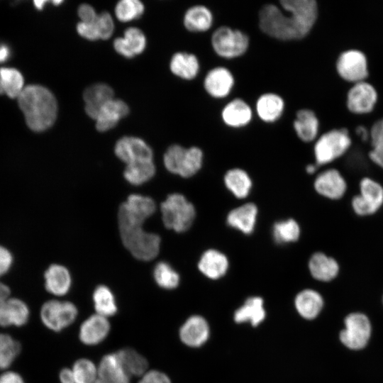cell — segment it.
<instances>
[{
    "instance_id": "cell-1",
    "label": "cell",
    "mask_w": 383,
    "mask_h": 383,
    "mask_svg": "<svg viewBox=\"0 0 383 383\" xmlns=\"http://www.w3.org/2000/svg\"><path fill=\"white\" fill-rule=\"evenodd\" d=\"M277 5L262 6L259 26L267 35L282 40H301L313 28L318 14L315 0H281Z\"/></svg>"
},
{
    "instance_id": "cell-2",
    "label": "cell",
    "mask_w": 383,
    "mask_h": 383,
    "mask_svg": "<svg viewBox=\"0 0 383 383\" xmlns=\"http://www.w3.org/2000/svg\"><path fill=\"white\" fill-rule=\"evenodd\" d=\"M155 211V204L149 196L131 194L118 211V223L124 246L135 258L149 261L160 251V238L143 229L145 221Z\"/></svg>"
},
{
    "instance_id": "cell-3",
    "label": "cell",
    "mask_w": 383,
    "mask_h": 383,
    "mask_svg": "<svg viewBox=\"0 0 383 383\" xmlns=\"http://www.w3.org/2000/svg\"><path fill=\"white\" fill-rule=\"evenodd\" d=\"M17 99L26 122L32 131L41 132L52 126L57 117V104L55 97L46 87L26 86Z\"/></svg>"
},
{
    "instance_id": "cell-4",
    "label": "cell",
    "mask_w": 383,
    "mask_h": 383,
    "mask_svg": "<svg viewBox=\"0 0 383 383\" xmlns=\"http://www.w3.org/2000/svg\"><path fill=\"white\" fill-rule=\"evenodd\" d=\"M352 143L346 128H335L324 133L314 144L315 163L321 167L333 162L348 152Z\"/></svg>"
},
{
    "instance_id": "cell-5",
    "label": "cell",
    "mask_w": 383,
    "mask_h": 383,
    "mask_svg": "<svg viewBox=\"0 0 383 383\" xmlns=\"http://www.w3.org/2000/svg\"><path fill=\"white\" fill-rule=\"evenodd\" d=\"M160 209L165 226L177 233L187 231L196 217L194 205L179 193L169 194Z\"/></svg>"
},
{
    "instance_id": "cell-6",
    "label": "cell",
    "mask_w": 383,
    "mask_h": 383,
    "mask_svg": "<svg viewBox=\"0 0 383 383\" xmlns=\"http://www.w3.org/2000/svg\"><path fill=\"white\" fill-rule=\"evenodd\" d=\"M383 206V185L376 179L365 176L358 182V192L350 199L352 211L359 217L376 214Z\"/></svg>"
},
{
    "instance_id": "cell-7",
    "label": "cell",
    "mask_w": 383,
    "mask_h": 383,
    "mask_svg": "<svg viewBox=\"0 0 383 383\" xmlns=\"http://www.w3.org/2000/svg\"><path fill=\"white\" fill-rule=\"evenodd\" d=\"M164 165L172 174L187 178L194 175L203 163V152L198 147L170 146L164 155Z\"/></svg>"
},
{
    "instance_id": "cell-8",
    "label": "cell",
    "mask_w": 383,
    "mask_h": 383,
    "mask_svg": "<svg viewBox=\"0 0 383 383\" xmlns=\"http://www.w3.org/2000/svg\"><path fill=\"white\" fill-rule=\"evenodd\" d=\"M211 45L218 55L224 58H234L241 56L247 51L249 38L240 30L221 26L213 32Z\"/></svg>"
},
{
    "instance_id": "cell-9",
    "label": "cell",
    "mask_w": 383,
    "mask_h": 383,
    "mask_svg": "<svg viewBox=\"0 0 383 383\" xmlns=\"http://www.w3.org/2000/svg\"><path fill=\"white\" fill-rule=\"evenodd\" d=\"M77 313L76 306L70 301L50 300L41 306L40 316L48 329L58 332L73 323Z\"/></svg>"
},
{
    "instance_id": "cell-10",
    "label": "cell",
    "mask_w": 383,
    "mask_h": 383,
    "mask_svg": "<svg viewBox=\"0 0 383 383\" xmlns=\"http://www.w3.org/2000/svg\"><path fill=\"white\" fill-rule=\"evenodd\" d=\"M335 69L343 80L353 84L365 81L369 75L367 57L357 49L342 52L335 62Z\"/></svg>"
},
{
    "instance_id": "cell-11",
    "label": "cell",
    "mask_w": 383,
    "mask_h": 383,
    "mask_svg": "<svg viewBox=\"0 0 383 383\" xmlns=\"http://www.w3.org/2000/svg\"><path fill=\"white\" fill-rule=\"evenodd\" d=\"M313 189L318 195L326 199L339 201L346 195L348 184L338 169L329 167L316 174Z\"/></svg>"
},
{
    "instance_id": "cell-12",
    "label": "cell",
    "mask_w": 383,
    "mask_h": 383,
    "mask_svg": "<svg viewBox=\"0 0 383 383\" xmlns=\"http://www.w3.org/2000/svg\"><path fill=\"white\" fill-rule=\"evenodd\" d=\"M345 329L340 333L341 342L353 350L365 347L371 333V326L367 317L360 313H350L345 318Z\"/></svg>"
},
{
    "instance_id": "cell-13",
    "label": "cell",
    "mask_w": 383,
    "mask_h": 383,
    "mask_svg": "<svg viewBox=\"0 0 383 383\" xmlns=\"http://www.w3.org/2000/svg\"><path fill=\"white\" fill-rule=\"evenodd\" d=\"M377 100L378 94L374 87L362 81L353 84L348 91L346 106L354 114H367L374 110Z\"/></svg>"
},
{
    "instance_id": "cell-14",
    "label": "cell",
    "mask_w": 383,
    "mask_h": 383,
    "mask_svg": "<svg viewBox=\"0 0 383 383\" xmlns=\"http://www.w3.org/2000/svg\"><path fill=\"white\" fill-rule=\"evenodd\" d=\"M116 155L126 165L152 161L151 148L142 139L126 136L118 140L115 145Z\"/></svg>"
},
{
    "instance_id": "cell-15",
    "label": "cell",
    "mask_w": 383,
    "mask_h": 383,
    "mask_svg": "<svg viewBox=\"0 0 383 383\" xmlns=\"http://www.w3.org/2000/svg\"><path fill=\"white\" fill-rule=\"evenodd\" d=\"M308 268L314 279L328 282L338 276L340 265L338 260L332 255L317 251L309 257Z\"/></svg>"
},
{
    "instance_id": "cell-16",
    "label": "cell",
    "mask_w": 383,
    "mask_h": 383,
    "mask_svg": "<svg viewBox=\"0 0 383 383\" xmlns=\"http://www.w3.org/2000/svg\"><path fill=\"white\" fill-rule=\"evenodd\" d=\"M182 342L189 347H200L209 339L210 328L206 320L199 315L189 317L179 329Z\"/></svg>"
},
{
    "instance_id": "cell-17",
    "label": "cell",
    "mask_w": 383,
    "mask_h": 383,
    "mask_svg": "<svg viewBox=\"0 0 383 383\" xmlns=\"http://www.w3.org/2000/svg\"><path fill=\"white\" fill-rule=\"evenodd\" d=\"M110 331V323L107 317L98 313L87 318L79 328V337L87 345H96L102 342Z\"/></svg>"
},
{
    "instance_id": "cell-18",
    "label": "cell",
    "mask_w": 383,
    "mask_h": 383,
    "mask_svg": "<svg viewBox=\"0 0 383 383\" xmlns=\"http://www.w3.org/2000/svg\"><path fill=\"white\" fill-rule=\"evenodd\" d=\"M234 85L232 73L224 67H216L206 75L204 86L206 92L215 98H223L229 94Z\"/></svg>"
},
{
    "instance_id": "cell-19",
    "label": "cell",
    "mask_w": 383,
    "mask_h": 383,
    "mask_svg": "<svg viewBox=\"0 0 383 383\" xmlns=\"http://www.w3.org/2000/svg\"><path fill=\"white\" fill-rule=\"evenodd\" d=\"M30 317V309L21 299L9 297L0 306V326L21 327Z\"/></svg>"
},
{
    "instance_id": "cell-20",
    "label": "cell",
    "mask_w": 383,
    "mask_h": 383,
    "mask_svg": "<svg viewBox=\"0 0 383 383\" xmlns=\"http://www.w3.org/2000/svg\"><path fill=\"white\" fill-rule=\"evenodd\" d=\"M130 376L116 353L101 358L98 367V379L102 383H130Z\"/></svg>"
},
{
    "instance_id": "cell-21",
    "label": "cell",
    "mask_w": 383,
    "mask_h": 383,
    "mask_svg": "<svg viewBox=\"0 0 383 383\" xmlns=\"http://www.w3.org/2000/svg\"><path fill=\"white\" fill-rule=\"evenodd\" d=\"M257 207L253 203H247L232 209L226 217L228 225L244 234L252 233L255 227Z\"/></svg>"
},
{
    "instance_id": "cell-22",
    "label": "cell",
    "mask_w": 383,
    "mask_h": 383,
    "mask_svg": "<svg viewBox=\"0 0 383 383\" xmlns=\"http://www.w3.org/2000/svg\"><path fill=\"white\" fill-rule=\"evenodd\" d=\"M83 98L87 114L96 119L105 104L113 99V91L107 84H96L85 89Z\"/></svg>"
},
{
    "instance_id": "cell-23",
    "label": "cell",
    "mask_w": 383,
    "mask_h": 383,
    "mask_svg": "<svg viewBox=\"0 0 383 383\" xmlns=\"http://www.w3.org/2000/svg\"><path fill=\"white\" fill-rule=\"evenodd\" d=\"M229 262L227 257L221 252L215 249L206 250L201 256L198 268L206 277L218 279L227 272Z\"/></svg>"
},
{
    "instance_id": "cell-24",
    "label": "cell",
    "mask_w": 383,
    "mask_h": 383,
    "mask_svg": "<svg viewBox=\"0 0 383 383\" xmlns=\"http://www.w3.org/2000/svg\"><path fill=\"white\" fill-rule=\"evenodd\" d=\"M146 38L137 28H128L123 38H118L113 42L116 51L122 56L131 58L141 53L145 48Z\"/></svg>"
},
{
    "instance_id": "cell-25",
    "label": "cell",
    "mask_w": 383,
    "mask_h": 383,
    "mask_svg": "<svg viewBox=\"0 0 383 383\" xmlns=\"http://www.w3.org/2000/svg\"><path fill=\"white\" fill-rule=\"evenodd\" d=\"M128 106L124 101L113 99L105 104L95 119L96 129L104 132L113 128L128 115Z\"/></svg>"
},
{
    "instance_id": "cell-26",
    "label": "cell",
    "mask_w": 383,
    "mask_h": 383,
    "mask_svg": "<svg viewBox=\"0 0 383 383\" xmlns=\"http://www.w3.org/2000/svg\"><path fill=\"white\" fill-rule=\"evenodd\" d=\"M45 287L50 294L55 296L66 294L72 284V278L68 270L60 265H50L44 274Z\"/></svg>"
},
{
    "instance_id": "cell-27",
    "label": "cell",
    "mask_w": 383,
    "mask_h": 383,
    "mask_svg": "<svg viewBox=\"0 0 383 383\" xmlns=\"http://www.w3.org/2000/svg\"><path fill=\"white\" fill-rule=\"evenodd\" d=\"M250 106L243 99H235L228 103L222 110L223 122L228 126L239 128L246 126L252 119Z\"/></svg>"
},
{
    "instance_id": "cell-28",
    "label": "cell",
    "mask_w": 383,
    "mask_h": 383,
    "mask_svg": "<svg viewBox=\"0 0 383 383\" xmlns=\"http://www.w3.org/2000/svg\"><path fill=\"white\" fill-rule=\"evenodd\" d=\"M294 306L301 317L313 319L321 311L323 299L317 291L312 289H305L296 294L294 299Z\"/></svg>"
},
{
    "instance_id": "cell-29",
    "label": "cell",
    "mask_w": 383,
    "mask_h": 383,
    "mask_svg": "<svg viewBox=\"0 0 383 383\" xmlns=\"http://www.w3.org/2000/svg\"><path fill=\"white\" fill-rule=\"evenodd\" d=\"M293 126L297 136L303 142L309 143L318 135L319 121L312 110L303 109L296 112Z\"/></svg>"
},
{
    "instance_id": "cell-30",
    "label": "cell",
    "mask_w": 383,
    "mask_h": 383,
    "mask_svg": "<svg viewBox=\"0 0 383 383\" xmlns=\"http://www.w3.org/2000/svg\"><path fill=\"white\" fill-rule=\"evenodd\" d=\"M264 301L260 296H251L234 313L233 319L238 323H250L257 326L265 318Z\"/></svg>"
},
{
    "instance_id": "cell-31",
    "label": "cell",
    "mask_w": 383,
    "mask_h": 383,
    "mask_svg": "<svg viewBox=\"0 0 383 383\" xmlns=\"http://www.w3.org/2000/svg\"><path fill=\"white\" fill-rule=\"evenodd\" d=\"M284 109V100L274 93L263 94L256 102V111L259 117L267 123L274 122L279 118Z\"/></svg>"
},
{
    "instance_id": "cell-32",
    "label": "cell",
    "mask_w": 383,
    "mask_h": 383,
    "mask_svg": "<svg viewBox=\"0 0 383 383\" xmlns=\"http://www.w3.org/2000/svg\"><path fill=\"white\" fill-rule=\"evenodd\" d=\"M170 67L172 72L176 76L190 80L197 75L199 70V63L196 55L179 52L172 57Z\"/></svg>"
},
{
    "instance_id": "cell-33",
    "label": "cell",
    "mask_w": 383,
    "mask_h": 383,
    "mask_svg": "<svg viewBox=\"0 0 383 383\" xmlns=\"http://www.w3.org/2000/svg\"><path fill=\"white\" fill-rule=\"evenodd\" d=\"M212 23V13L204 5L192 6L186 11L184 16V25L189 31H206L211 27Z\"/></svg>"
},
{
    "instance_id": "cell-34",
    "label": "cell",
    "mask_w": 383,
    "mask_h": 383,
    "mask_svg": "<svg viewBox=\"0 0 383 383\" xmlns=\"http://www.w3.org/2000/svg\"><path fill=\"white\" fill-rule=\"evenodd\" d=\"M224 184L226 188L238 199L247 197L252 186L248 174L240 168L229 170L224 175Z\"/></svg>"
},
{
    "instance_id": "cell-35",
    "label": "cell",
    "mask_w": 383,
    "mask_h": 383,
    "mask_svg": "<svg viewBox=\"0 0 383 383\" xmlns=\"http://www.w3.org/2000/svg\"><path fill=\"white\" fill-rule=\"evenodd\" d=\"M155 174L152 161L140 162L126 165L123 176L133 185H140L150 180Z\"/></svg>"
},
{
    "instance_id": "cell-36",
    "label": "cell",
    "mask_w": 383,
    "mask_h": 383,
    "mask_svg": "<svg viewBox=\"0 0 383 383\" xmlns=\"http://www.w3.org/2000/svg\"><path fill=\"white\" fill-rule=\"evenodd\" d=\"M93 301L96 313L105 317L117 312L116 299L111 290L105 285L98 286L93 293Z\"/></svg>"
},
{
    "instance_id": "cell-37",
    "label": "cell",
    "mask_w": 383,
    "mask_h": 383,
    "mask_svg": "<svg viewBox=\"0 0 383 383\" xmlns=\"http://www.w3.org/2000/svg\"><path fill=\"white\" fill-rule=\"evenodd\" d=\"M123 366L130 375L143 376L148 363L146 359L132 348H123L116 353Z\"/></svg>"
},
{
    "instance_id": "cell-38",
    "label": "cell",
    "mask_w": 383,
    "mask_h": 383,
    "mask_svg": "<svg viewBox=\"0 0 383 383\" xmlns=\"http://www.w3.org/2000/svg\"><path fill=\"white\" fill-rule=\"evenodd\" d=\"M300 234V226L293 218L277 221L272 227L273 238L278 244L296 242L299 238Z\"/></svg>"
},
{
    "instance_id": "cell-39",
    "label": "cell",
    "mask_w": 383,
    "mask_h": 383,
    "mask_svg": "<svg viewBox=\"0 0 383 383\" xmlns=\"http://www.w3.org/2000/svg\"><path fill=\"white\" fill-rule=\"evenodd\" d=\"M0 83L3 92L10 98H18L23 89V77L14 68L0 69Z\"/></svg>"
},
{
    "instance_id": "cell-40",
    "label": "cell",
    "mask_w": 383,
    "mask_h": 383,
    "mask_svg": "<svg viewBox=\"0 0 383 383\" xmlns=\"http://www.w3.org/2000/svg\"><path fill=\"white\" fill-rule=\"evenodd\" d=\"M21 352V345L9 334L0 333V370L10 367Z\"/></svg>"
},
{
    "instance_id": "cell-41",
    "label": "cell",
    "mask_w": 383,
    "mask_h": 383,
    "mask_svg": "<svg viewBox=\"0 0 383 383\" xmlns=\"http://www.w3.org/2000/svg\"><path fill=\"white\" fill-rule=\"evenodd\" d=\"M158 286L165 289H173L179 284V274L166 262H158L153 271Z\"/></svg>"
},
{
    "instance_id": "cell-42",
    "label": "cell",
    "mask_w": 383,
    "mask_h": 383,
    "mask_svg": "<svg viewBox=\"0 0 383 383\" xmlns=\"http://www.w3.org/2000/svg\"><path fill=\"white\" fill-rule=\"evenodd\" d=\"M72 370L75 383H94L98 379V368L89 359L77 360Z\"/></svg>"
},
{
    "instance_id": "cell-43",
    "label": "cell",
    "mask_w": 383,
    "mask_h": 383,
    "mask_svg": "<svg viewBox=\"0 0 383 383\" xmlns=\"http://www.w3.org/2000/svg\"><path fill=\"white\" fill-rule=\"evenodd\" d=\"M144 12V5L138 0H122L115 9L117 18L122 22L139 18Z\"/></svg>"
},
{
    "instance_id": "cell-44",
    "label": "cell",
    "mask_w": 383,
    "mask_h": 383,
    "mask_svg": "<svg viewBox=\"0 0 383 383\" xmlns=\"http://www.w3.org/2000/svg\"><path fill=\"white\" fill-rule=\"evenodd\" d=\"M94 24L99 33V38L106 40L113 33L114 26L113 21L107 12H103L97 16Z\"/></svg>"
},
{
    "instance_id": "cell-45",
    "label": "cell",
    "mask_w": 383,
    "mask_h": 383,
    "mask_svg": "<svg viewBox=\"0 0 383 383\" xmlns=\"http://www.w3.org/2000/svg\"><path fill=\"white\" fill-rule=\"evenodd\" d=\"M368 152L369 160L379 169L383 170V140L371 143Z\"/></svg>"
},
{
    "instance_id": "cell-46",
    "label": "cell",
    "mask_w": 383,
    "mask_h": 383,
    "mask_svg": "<svg viewBox=\"0 0 383 383\" xmlns=\"http://www.w3.org/2000/svg\"><path fill=\"white\" fill-rule=\"evenodd\" d=\"M94 21L91 23L79 22L77 26L78 33L87 40H95L99 39V33Z\"/></svg>"
},
{
    "instance_id": "cell-47",
    "label": "cell",
    "mask_w": 383,
    "mask_h": 383,
    "mask_svg": "<svg viewBox=\"0 0 383 383\" xmlns=\"http://www.w3.org/2000/svg\"><path fill=\"white\" fill-rule=\"evenodd\" d=\"M138 383H171V381L166 374L158 370H150L142 376Z\"/></svg>"
},
{
    "instance_id": "cell-48",
    "label": "cell",
    "mask_w": 383,
    "mask_h": 383,
    "mask_svg": "<svg viewBox=\"0 0 383 383\" xmlns=\"http://www.w3.org/2000/svg\"><path fill=\"white\" fill-rule=\"evenodd\" d=\"M13 263V255L5 247L0 245V277L10 270Z\"/></svg>"
},
{
    "instance_id": "cell-49",
    "label": "cell",
    "mask_w": 383,
    "mask_h": 383,
    "mask_svg": "<svg viewBox=\"0 0 383 383\" xmlns=\"http://www.w3.org/2000/svg\"><path fill=\"white\" fill-rule=\"evenodd\" d=\"M78 15L81 19L80 22L85 23H93L98 16L92 6L85 4L79 7Z\"/></svg>"
},
{
    "instance_id": "cell-50",
    "label": "cell",
    "mask_w": 383,
    "mask_h": 383,
    "mask_svg": "<svg viewBox=\"0 0 383 383\" xmlns=\"http://www.w3.org/2000/svg\"><path fill=\"white\" fill-rule=\"evenodd\" d=\"M383 140V117L376 121L370 130V143Z\"/></svg>"
},
{
    "instance_id": "cell-51",
    "label": "cell",
    "mask_w": 383,
    "mask_h": 383,
    "mask_svg": "<svg viewBox=\"0 0 383 383\" xmlns=\"http://www.w3.org/2000/svg\"><path fill=\"white\" fill-rule=\"evenodd\" d=\"M0 383H25L21 375L14 371L5 370L0 375Z\"/></svg>"
},
{
    "instance_id": "cell-52",
    "label": "cell",
    "mask_w": 383,
    "mask_h": 383,
    "mask_svg": "<svg viewBox=\"0 0 383 383\" xmlns=\"http://www.w3.org/2000/svg\"><path fill=\"white\" fill-rule=\"evenodd\" d=\"M61 383H75L72 369L63 368L59 374Z\"/></svg>"
},
{
    "instance_id": "cell-53",
    "label": "cell",
    "mask_w": 383,
    "mask_h": 383,
    "mask_svg": "<svg viewBox=\"0 0 383 383\" xmlns=\"http://www.w3.org/2000/svg\"><path fill=\"white\" fill-rule=\"evenodd\" d=\"M11 291L9 287L4 283L0 282V306L10 297Z\"/></svg>"
},
{
    "instance_id": "cell-54",
    "label": "cell",
    "mask_w": 383,
    "mask_h": 383,
    "mask_svg": "<svg viewBox=\"0 0 383 383\" xmlns=\"http://www.w3.org/2000/svg\"><path fill=\"white\" fill-rule=\"evenodd\" d=\"M355 132L362 141H370V130H367L365 126H358L355 129Z\"/></svg>"
},
{
    "instance_id": "cell-55",
    "label": "cell",
    "mask_w": 383,
    "mask_h": 383,
    "mask_svg": "<svg viewBox=\"0 0 383 383\" xmlns=\"http://www.w3.org/2000/svg\"><path fill=\"white\" fill-rule=\"evenodd\" d=\"M9 56V49L6 45H0V62H4Z\"/></svg>"
},
{
    "instance_id": "cell-56",
    "label": "cell",
    "mask_w": 383,
    "mask_h": 383,
    "mask_svg": "<svg viewBox=\"0 0 383 383\" xmlns=\"http://www.w3.org/2000/svg\"><path fill=\"white\" fill-rule=\"evenodd\" d=\"M318 168V166L316 164H309L306 167V172L309 174H313L316 172Z\"/></svg>"
},
{
    "instance_id": "cell-57",
    "label": "cell",
    "mask_w": 383,
    "mask_h": 383,
    "mask_svg": "<svg viewBox=\"0 0 383 383\" xmlns=\"http://www.w3.org/2000/svg\"><path fill=\"white\" fill-rule=\"evenodd\" d=\"M46 1H35L34 4L37 9H42Z\"/></svg>"
},
{
    "instance_id": "cell-58",
    "label": "cell",
    "mask_w": 383,
    "mask_h": 383,
    "mask_svg": "<svg viewBox=\"0 0 383 383\" xmlns=\"http://www.w3.org/2000/svg\"><path fill=\"white\" fill-rule=\"evenodd\" d=\"M4 94V92H3L1 85V83H0V94Z\"/></svg>"
},
{
    "instance_id": "cell-59",
    "label": "cell",
    "mask_w": 383,
    "mask_h": 383,
    "mask_svg": "<svg viewBox=\"0 0 383 383\" xmlns=\"http://www.w3.org/2000/svg\"><path fill=\"white\" fill-rule=\"evenodd\" d=\"M94 383H102L99 379Z\"/></svg>"
},
{
    "instance_id": "cell-60",
    "label": "cell",
    "mask_w": 383,
    "mask_h": 383,
    "mask_svg": "<svg viewBox=\"0 0 383 383\" xmlns=\"http://www.w3.org/2000/svg\"><path fill=\"white\" fill-rule=\"evenodd\" d=\"M382 299H383V297H382Z\"/></svg>"
}]
</instances>
